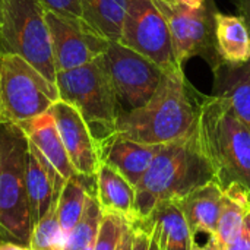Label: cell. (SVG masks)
<instances>
[{
  "label": "cell",
  "mask_w": 250,
  "mask_h": 250,
  "mask_svg": "<svg viewBox=\"0 0 250 250\" xmlns=\"http://www.w3.org/2000/svg\"><path fill=\"white\" fill-rule=\"evenodd\" d=\"M199 97L182 69L166 72L148 103L119 114L114 135L145 145L183 139L196 130Z\"/></svg>",
  "instance_id": "1"
},
{
  "label": "cell",
  "mask_w": 250,
  "mask_h": 250,
  "mask_svg": "<svg viewBox=\"0 0 250 250\" xmlns=\"http://www.w3.org/2000/svg\"><path fill=\"white\" fill-rule=\"evenodd\" d=\"M215 180L198 136L193 133L161 145L151 166L135 186V221L148 218L168 201H179L196 188Z\"/></svg>",
  "instance_id": "2"
},
{
  "label": "cell",
  "mask_w": 250,
  "mask_h": 250,
  "mask_svg": "<svg viewBox=\"0 0 250 250\" xmlns=\"http://www.w3.org/2000/svg\"><path fill=\"white\" fill-rule=\"evenodd\" d=\"M198 136L221 189L240 183L250 192V130L229 98L199 97Z\"/></svg>",
  "instance_id": "3"
},
{
  "label": "cell",
  "mask_w": 250,
  "mask_h": 250,
  "mask_svg": "<svg viewBox=\"0 0 250 250\" xmlns=\"http://www.w3.org/2000/svg\"><path fill=\"white\" fill-rule=\"evenodd\" d=\"M29 141L23 129L0 122V239L29 248L32 223L26 190Z\"/></svg>",
  "instance_id": "4"
},
{
  "label": "cell",
  "mask_w": 250,
  "mask_h": 250,
  "mask_svg": "<svg viewBox=\"0 0 250 250\" xmlns=\"http://www.w3.org/2000/svg\"><path fill=\"white\" fill-rule=\"evenodd\" d=\"M59 100L72 104L86 122L98 148L116 133L120 107L103 56L88 64L59 72Z\"/></svg>",
  "instance_id": "5"
},
{
  "label": "cell",
  "mask_w": 250,
  "mask_h": 250,
  "mask_svg": "<svg viewBox=\"0 0 250 250\" xmlns=\"http://www.w3.org/2000/svg\"><path fill=\"white\" fill-rule=\"evenodd\" d=\"M45 9L40 0H1L0 51L23 57L56 83Z\"/></svg>",
  "instance_id": "6"
},
{
  "label": "cell",
  "mask_w": 250,
  "mask_h": 250,
  "mask_svg": "<svg viewBox=\"0 0 250 250\" xmlns=\"http://www.w3.org/2000/svg\"><path fill=\"white\" fill-rule=\"evenodd\" d=\"M57 100L56 83L23 57L0 51V122L21 125L47 113Z\"/></svg>",
  "instance_id": "7"
},
{
  "label": "cell",
  "mask_w": 250,
  "mask_h": 250,
  "mask_svg": "<svg viewBox=\"0 0 250 250\" xmlns=\"http://www.w3.org/2000/svg\"><path fill=\"white\" fill-rule=\"evenodd\" d=\"M152 1L167 22L174 59L180 67L193 56H204L212 67L223 62L217 48L214 12L207 4L193 9L177 0Z\"/></svg>",
  "instance_id": "8"
},
{
  "label": "cell",
  "mask_w": 250,
  "mask_h": 250,
  "mask_svg": "<svg viewBox=\"0 0 250 250\" xmlns=\"http://www.w3.org/2000/svg\"><path fill=\"white\" fill-rule=\"evenodd\" d=\"M103 59L120 113L148 103L166 73L157 63L117 41L108 44Z\"/></svg>",
  "instance_id": "9"
},
{
  "label": "cell",
  "mask_w": 250,
  "mask_h": 250,
  "mask_svg": "<svg viewBox=\"0 0 250 250\" xmlns=\"http://www.w3.org/2000/svg\"><path fill=\"white\" fill-rule=\"evenodd\" d=\"M117 42L148 57L164 72L182 69L174 59L167 22L152 0H127L126 16Z\"/></svg>",
  "instance_id": "10"
},
{
  "label": "cell",
  "mask_w": 250,
  "mask_h": 250,
  "mask_svg": "<svg viewBox=\"0 0 250 250\" xmlns=\"http://www.w3.org/2000/svg\"><path fill=\"white\" fill-rule=\"evenodd\" d=\"M56 72H66L103 56L110 41L97 34L83 19L45 12Z\"/></svg>",
  "instance_id": "11"
},
{
  "label": "cell",
  "mask_w": 250,
  "mask_h": 250,
  "mask_svg": "<svg viewBox=\"0 0 250 250\" xmlns=\"http://www.w3.org/2000/svg\"><path fill=\"white\" fill-rule=\"evenodd\" d=\"M48 111L56 120L64 149L76 173L95 177L101 164L100 148L81 113L62 100H57Z\"/></svg>",
  "instance_id": "12"
},
{
  "label": "cell",
  "mask_w": 250,
  "mask_h": 250,
  "mask_svg": "<svg viewBox=\"0 0 250 250\" xmlns=\"http://www.w3.org/2000/svg\"><path fill=\"white\" fill-rule=\"evenodd\" d=\"M64 182L66 180L54 170V167L37 151L32 144H29L26 161V190L32 227L59 199Z\"/></svg>",
  "instance_id": "13"
},
{
  "label": "cell",
  "mask_w": 250,
  "mask_h": 250,
  "mask_svg": "<svg viewBox=\"0 0 250 250\" xmlns=\"http://www.w3.org/2000/svg\"><path fill=\"white\" fill-rule=\"evenodd\" d=\"M161 145H145L119 135L110 136L100 145L101 163L117 170L130 185L136 186Z\"/></svg>",
  "instance_id": "14"
},
{
  "label": "cell",
  "mask_w": 250,
  "mask_h": 250,
  "mask_svg": "<svg viewBox=\"0 0 250 250\" xmlns=\"http://www.w3.org/2000/svg\"><path fill=\"white\" fill-rule=\"evenodd\" d=\"M19 126L23 129L29 144L37 148V151L54 167V170L64 180H69L70 177L78 174L69 160L56 120L50 111L28 122H23Z\"/></svg>",
  "instance_id": "15"
},
{
  "label": "cell",
  "mask_w": 250,
  "mask_h": 250,
  "mask_svg": "<svg viewBox=\"0 0 250 250\" xmlns=\"http://www.w3.org/2000/svg\"><path fill=\"white\" fill-rule=\"evenodd\" d=\"M221 201L223 189L215 180L196 188L177 201L195 239L198 234L215 236Z\"/></svg>",
  "instance_id": "16"
},
{
  "label": "cell",
  "mask_w": 250,
  "mask_h": 250,
  "mask_svg": "<svg viewBox=\"0 0 250 250\" xmlns=\"http://www.w3.org/2000/svg\"><path fill=\"white\" fill-rule=\"evenodd\" d=\"M95 196L104 214L135 221V186L105 163L100 164L95 174Z\"/></svg>",
  "instance_id": "17"
},
{
  "label": "cell",
  "mask_w": 250,
  "mask_h": 250,
  "mask_svg": "<svg viewBox=\"0 0 250 250\" xmlns=\"http://www.w3.org/2000/svg\"><path fill=\"white\" fill-rule=\"evenodd\" d=\"M212 69L214 94L229 98L236 114L250 130V62L231 64L223 60Z\"/></svg>",
  "instance_id": "18"
},
{
  "label": "cell",
  "mask_w": 250,
  "mask_h": 250,
  "mask_svg": "<svg viewBox=\"0 0 250 250\" xmlns=\"http://www.w3.org/2000/svg\"><path fill=\"white\" fill-rule=\"evenodd\" d=\"M145 221L151 224L161 250H192L195 237L177 201L158 205Z\"/></svg>",
  "instance_id": "19"
},
{
  "label": "cell",
  "mask_w": 250,
  "mask_h": 250,
  "mask_svg": "<svg viewBox=\"0 0 250 250\" xmlns=\"http://www.w3.org/2000/svg\"><path fill=\"white\" fill-rule=\"evenodd\" d=\"M214 22L221 59L231 64L250 62V32L243 18L214 12Z\"/></svg>",
  "instance_id": "20"
},
{
  "label": "cell",
  "mask_w": 250,
  "mask_h": 250,
  "mask_svg": "<svg viewBox=\"0 0 250 250\" xmlns=\"http://www.w3.org/2000/svg\"><path fill=\"white\" fill-rule=\"evenodd\" d=\"M250 192L240 183H231L223 189L221 211L217 223L215 237L223 250H227L237 239L249 202Z\"/></svg>",
  "instance_id": "21"
},
{
  "label": "cell",
  "mask_w": 250,
  "mask_h": 250,
  "mask_svg": "<svg viewBox=\"0 0 250 250\" xmlns=\"http://www.w3.org/2000/svg\"><path fill=\"white\" fill-rule=\"evenodd\" d=\"M82 19L103 38L119 41L127 0H81Z\"/></svg>",
  "instance_id": "22"
},
{
  "label": "cell",
  "mask_w": 250,
  "mask_h": 250,
  "mask_svg": "<svg viewBox=\"0 0 250 250\" xmlns=\"http://www.w3.org/2000/svg\"><path fill=\"white\" fill-rule=\"evenodd\" d=\"M91 179L94 177L75 174L73 177L64 182L60 190L57 199V218L64 236H67L73 230V227L83 215L86 198L89 192H92L88 185Z\"/></svg>",
  "instance_id": "23"
},
{
  "label": "cell",
  "mask_w": 250,
  "mask_h": 250,
  "mask_svg": "<svg viewBox=\"0 0 250 250\" xmlns=\"http://www.w3.org/2000/svg\"><path fill=\"white\" fill-rule=\"evenodd\" d=\"M101 218L103 211L97 201L95 192H89L83 215L73 227V230L66 236L63 250H83L85 248L94 245Z\"/></svg>",
  "instance_id": "24"
},
{
  "label": "cell",
  "mask_w": 250,
  "mask_h": 250,
  "mask_svg": "<svg viewBox=\"0 0 250 250\" xmlns=\"http://www.w3.org/2000/svg\"><path fill=\"white\" fill-rule=\"evenodd\" d=\"M66 236L57 218V201L50 211L32 227L29 249L31 250H63Z\"/></svg>",
  "instance_id": "25"
},
{
  "label": "cell",
  "mask_w": 250,
  "mask_h": 250,
  "mask_svg": "<svg viewBox=\"0 0 250 250\" xmlns=\"http://www.w3.org/2000/svg\"><path fill=\"white\" fill-rule=\"evenodd\" d=\"M129 221L116 214H104L94 242V250H116Z\"/></svg>",
  "instance_id": "26"
},
{
  "label": "cell",
  "mask_w": 250,
  "mask_h": 250,
  "mask_svg": "<svg viewBox=\"0 0 250 250\" xmlns=\"http://www.w3.org/2000/svg\"><path fill=\"white\" fill-rule=\"evenodd\" d=\"M133 229L132 250H161L151 224L145 220L130 223Z\"/></svg>",
  "instance_id": "27"
},
{
  "label": "cell",
  "mask_w": 250,
  "mask_h": 250,
  "mask_svg": "<svg viewBox=\"0 0 250 250\" xmlns=\"http://www.w3.org/2000/svg\"><path fill=\"white\" fill-rule=\"evenodd\" d=\"M47 12H54L69 18L82 19L81 0H40Z\"/></svg>",
  "instance_id": "28"
},
{
  "label": "cell",
  "mask_w": 250,
  "mask_h": 250,
  "mask_svg": "<svg viewBox=\"0 0 250 250\" xmlns=\"http://www.w3.org/2000/svg\"><path fill=\"white\" fill-rule=\"evenodd\" d=\"M227 250H250V195L242 230H240L237 239L230 245V248Z\"/></svg>",
  "instance_id": "29"
},
{
  "label": "cell",
  "mask_w": 250,
  "mask_h": 250,
  "mask_svg": "<svg viewBox=\"0 0 250 250\" xmlns=\"http://www.w3.org/2000/svg\"><path fill=\"white\" fill-rule=\"evenodd\" d=\"M192 250H223L217 237L215 236H208L207 237V242L205 243H198V240L195 239L193 240V245H192Z\"/></svg>",
  "instance_id": "30"
},
{
  "label": "cell",
  "mask_w": 250,
  "mask_h": 250,
  "mask_svg": "<svg viewBox=\"0 0 250 250\" xmlns=\"http://www.w3.org/2000/svg\"><path fill=\"white\" fill-rule=\"evenodd\" d=\"M250 32V0H233Z\"/></svg>",
  "instance_id": "31"
},
{
  "label": "cell",
  "mask_w": 250,
  "mask_h": 250,
  "mask_svg": "<svg viewBox=\"0 0 250 250\" xmlns=\"http://www.w3.org/2000/svg\"><path fill=\"white\" fill-rule=\"evenodd\" d=\"M132 240H133V229H132V224L129 223L119 243V248L116 250H132Z\"/></svg>",
  "instance_id": "32"
},
{
  "label": "cell",
  "mask_w": 250,
  "mask_h": 250,
  "mask_svg": "<svg viewBox=\"0 0 250 250\" xmlns=\"http://www.w3.org/2000/svg\"><path fill=\"white\" fill-rule=\"evenodd\" d=\"M0 250H31L28 246H22L15 242H6L0 240Z\"/></svg>",
  "instance_id": "33"
},
{
  "label": "cell",
  "mask_w": 250,
  "mask_h": 250,
  "mask_svg": "<svg viewBox=\"0 0 250 250\" xmlns=\"http://www.w3.org/2000/svg\"><path fill=\"white\" fill-rule=\"evenodd\" d=\"M177 1H180L189 7H193V9H199L205 4V0H177Z\"/></svg>",
  "instance_id": "34"
},
{
  "label": "cell",
  "mask_w": 250,
  "mask_h": 250,
  "mask_svg": "<svg viewBox=\"0 0 250 250\" xmlns=\"http://www.w3.org/2000/svg\"><path fill=\"white\" fill-rule=\"evenodd\" d=\"M83 250H94V245H91V246H88V248H85Z\"/></svg>",
  "instance_id": "35"
},
{
  "label": "cell",
  "mask_w": 250,
  "mask_h": 250,
  "mask_svg": "<svg viewBox=\"0 0 250 250\" xmlns=\"http://www.w3.org/2000/svg\"><path fill=\"white\" fill-rule=\"evenodd\" d=\"M0 15H1V0H0Z\"/></svg>",
  "instance_id": "36"
}]
</instances>
